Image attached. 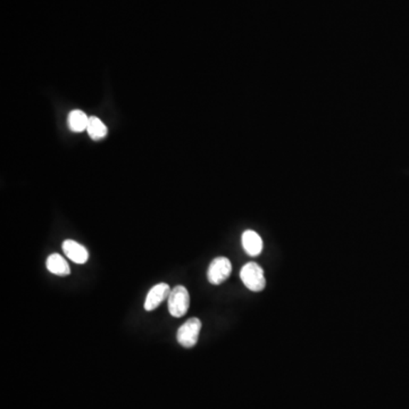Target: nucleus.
Returning <instances> with one entry per match:
<instances>
[{
  "label": "nucleus",
  "mask_w": 409,
  "mask_h": 409,
  "mask_svg": "<svg viewBox=\"0 0 409 409\" xmlns=\"http://www.w3.org/2000/svg\"><path fill=\"white\" fill-rule=\"evenodd\" d=\"M243 247L249 256H258L262 251V238L253 230H247V231L243 232Z\"/></svg>",
  "instance_id": "7"
},
{
  "label": "nucleus",
  "mask_w": 409,
  "mask_h": 409,
  "mask_svg": "<svg viewBox=\"0 0 409 409\" xmlns=\"http://www.w3.org/2000/svg\"><path fill=\"white\" fill-rule=\"evenodd\" d=\"M201 330V319L191 317L184 324L181 325L176 333V340L184 348L195 347Z\"/></svg>",
  "instance_id": "3"
},
{
  "label": "nucleus",
  "mask_w": 409,
  "mask_h": 409,
  "mask_svg": "<svg viewBox=\"0 0 409 409\" xmlns=\"http://www.w3.org/2000/svg\"><path fill=\"white\" fill-rule=\"evenodd\" d=\"M240 277L243 285L250 291L260 292L266 287L264 271L256 262H247L240 271Z\"/></svg>",
  "instance_id": "2"
},
{
  "label": "nucleus",
  "mask_w": 409,
  "mask_h": 409,
  "mask_svg": "<svg viewBox=\"0 0 409 409\" xmlns=\"http://www.w3.org/2000/svg\"><path fill=\"white\" fill-rule=\"evenodd\" d=\"M63 251L68 260L77 264H85L89 260V253L85 245H80L77 241L65 240L63 243Z\"/></svg>",
  "instance_id": "6"
},
{
  "label": "nucleus",
  "mask_w": 409,
  "mask_h": 409,
  "mask_svg": "<svg viewBox=\"0 0 409 409\" xmlns=\"http://www.w3.org/2000/svg\"><path fill=\"white\" fill-rule=\"evenodd\" d=\"M46 266L51 273L58 275V277H68L71 274L70 265H68L65 258L60 256V254L49 255Z\"/></svg>",
  "instance_id": "8"
},
{
  "label": "nucleus",
  "mask_w": 409,
  "mask_h": 409,
  "mask_svg": "<svg viewBox=\"0 0 409 409\" xmlns=\"http://www.w3.org/2000/svg\"><path fill=\"white\" fill-rule=\"evenodd\" d=\"M231 273V262L226 257H218L211 262L207 277H208L209 283L218 285L229 279Z\"/></svg>",
  "instance_id": "4"
},
{
  "label": "nucleus",
  "mask_w": 409,
  "mask_h": 409,
  "mask_svg": "<svg viewBox=\"0 0 409 409\" xmlns=\"http://www.w3.org/2000/svg\"><path fill=\"white\" fill-rule=\"evenodd\" d=\"M89 117L82 110H74L68 114V124L73 132H83L87 130Z\"/></svg>",
  "instance_id": "9"
},
{
  "label": "nucleus",
  "mask_w": 409,
  "mask_h": 409,
  "mask_svg": "<svg viewBox=\"0 0 409 409\" xmlns=\"http://www.w3.org/2000/svg\"><path fill=\"white\" fill-rule=\"evenodd\" d=\"M190 296L189 291L184 285H176L169 296L167 307L173 317L180 319L184 317L189 309Z\"/></svg>",
  "instance_id": "1"
},
{
  "label": "nucleus",
  "mask_w": 409,
  "mask_h": 409,
  "mask_svg": "<svg viewBox=\"0 0 409 409\" xmlns=\"http://www.w3.org/2000/svg\"><path fill=\"white\" fill-rule=\"evenodd\" d=\"M171 288L167 283H159L150 289L144 302V309L147 312L155 311L164 300L169 299Z\"/></svg>",
  "instance_id": "5"
},
{
  "label": "nucleus",
  "mask_w": 409,
  "mask_h": 409,
  "mask_svg": "<svg viewBox=\"0 0 409 409\" xmlns=\"http://www.w3.org/2000/svg\"><path fill=\"white\" fill-rule=\"evenodd\" d=\"M87 132L92 140H99V139L105 138L107 134V127L96 116H91L89 117Z\"/></svg>",
  "instance_id": "10"
}]
</instances>
